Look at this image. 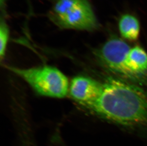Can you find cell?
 Returning <instances> with one entry per match:
<instances>
[{
	"label": "cell",
	"instance_id": "cell-2",
	"mask_svg": "<svg viewBox=\"0 0 147 146\" xmlns=\"http://www.w3.org/2000/svg\"><path fill=\"white\" fill-rule=\"evenodd\" d=\"M11 72L25 81L36 94L51 98H64L68 95L69 84L65 75L50 66L21 68L10 66Z\"/></svg>",
	"mask_w": 147,
	"mask_h": 146
},
{
	"label": "cell",
	"instance_id": "cell-6",
	"mask_svg": "<svg viewBox=\"0 0 147 146\" xmlns=\"http://www.w3.org/2000/svg\"><path fill=\"white\" fill-rule=\"evenodd\" d=\"M118 29L121 37L129 42H136L139 39L140 33V24L135 15L126 13L119 18Z\"/></svg>",
	"mask_w": 147,
	"mask_h": 146
},
{
	"label": "cell",
	"instance_id": "cell-1",
	"mask_svg": "<svg viewBox=\"0 0 147 146\" xmlns=\"http://www.w3.org/2000/svg\"><path fill=\"white\" fill-rule=\"evenodd\" d=\"M88 109L114 124L147 133V91L125 80H106Z\"/></svg>",
	"mask_w": 147,
	"mask_h": 146
},
{
	"label": "cell",
	"instance_id": "cell-8",
	"mask_svg": "<svg viewBox=\"0 0 147 146\" xmlns=\"http://www.w3.org/2000/svg\"><path fill=\"white\" fill-rule=\"evenodd\" d=\"M23 146H33V145H31V144H28L27 143H26L25 144H24V145H22Z\"/></svg>",
	"mask_w": 147,
	"mask_h": 146
},
{
	"label": "cell",
	"instance_id": "cell-5",
	"mask_svg": "<svg viewBox=\"0 0 147 146\" xmlns=\"http://www.w3.org/2000/svg\"><path fill=\"white\" fill-rule=\"evenodd\" d=\"M102 83L87 76H76L69 83V94L82 106L88 109L99 96Z\"/></svg>",
	"mask_w": 147,
	"mask_h": 146
},
{
	"label": "cell",
	"instance_id": "cell-3",
	"mask_svg": "<svg viewBox=\"0 0 147 146\" xmlns=\"http://www.w3.org/2000/svg\"><path fill=\"white\" fill-rule=\"evenodd\" d=\"M49 17L61 29L92 31L99 27L88 0H56Z\"/></svg>",
	"mask_w": 147,
	"mask_h": 146
},
{
	"label": "cell",
	"instance_id": "cell-7",
	"mask_svg": "<svg viewBox=\"0 0 147 146\" xmlns=\"http://www.w3.org/2000/svg\"><path fill=\"white\" fill-rule=\"evenodd\" d=\"M8 27L5 21L1 19L0 25V56L3 59L5 54L9 39Z\"/></svg>",
	"mask_w": 147,
	"mask_h": 146
},
{
	"label": "cell",
	"instance_id": "cell-4",
	"mask_svg": "<svg viewBox=\"0 0 147 146\" xmlns=\"http://www.w3.org/2000/svg\"><path fill=\"white\" fill-rule=\"evenodd\" d=\"M131 48L125 40L111 34L100 47L94 50L93 54L100 65L107 70L129 80L126 59Z\"/></svg>",
	"mask_w": 147,
	"mask_h": 146
}]
</instances>
